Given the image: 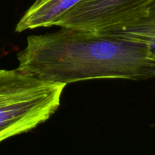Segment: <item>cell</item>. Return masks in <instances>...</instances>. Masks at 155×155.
I'll use <instances>...</instances> for the list:
<instances>
[{
    "instance_id": "6da1fadb",
    "label": "cell",
    "mask_w": 155,
    "mask_h": 155,
    "mask_svg": "<svg viewBox=\"0 0 155 155\" xmlns=\"http://www.w3.org/2000/svg\"><path fill=\"white\" fill-rule=\"evenodd\" d=\"M33 35L18 54L17 68L52 83L155 77V55L144 42L107 33L60 27Z\"/></svg>"
},
{
    "instance_id": "7a4b0ae2",
    "label": "cell",
    "mask_w": 155,
    "mask_h": 155,
    "mask_svg": "<svg viewBox=\"0 0 155 155\" xmlns=\"http://www.w3.org/2000/svg\"><path fill=\"white\" fill-rule=\"evenodd\" d=\"M66 86L0 69V142L48 120L60 107Z\"/></svg>"
},
{
    "instance_id": "3957f363",
    "label": "cell",
    "mask_w": 155,
    "mask_h": 155,
    "mask_svg": "<svg viewBox=\"0 0 155 155\" xmlns=\"http://www.w3.org/2000/svg\"><path fill=\"white\" fill-rule=\"evenodd\" d=\"M155 0H82L57 27L107 33L125 28L142 16Z\"/></svg>"
},
{
    "instance_id": "277c9868",
    "label": "cell",
    "mask_w": 155,
    "mask_h": 155,
    "mask_svg": "<svg viewBox=\"0 0 155 155\" xmlns=\"http://www.w3.org/2000/svg\"><path fill=\"white\" fill-rule=\"evenodd\" d=\"M82 0H36L15 27L18 33L57 25L64 15Z\"/></svg>"
},
{
    "instance_id": "5b68a950",
    "label": "cell",
    "mask_w": 155,
    "mask_h": 155,
    "mask_svg": "<svg viewBox=\"0 0 155 155\" xmlns=\"http://www.w3.org/2000/svg\"><path fill=\"white\" fill-rule=\"evenodd\" d=\"M107 33L144 42L155 55V2L142 16L125 28Z\"/></svg>"
}]
</instances>
